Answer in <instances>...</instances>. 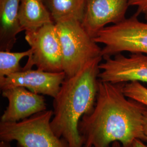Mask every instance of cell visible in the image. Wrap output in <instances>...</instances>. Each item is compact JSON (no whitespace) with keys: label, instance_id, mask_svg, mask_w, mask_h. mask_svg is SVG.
<instances>
[{"label":"cell","instance_id":"cell-7","mask_svg":"<svg viewBox=\"0 0 147 147\" xmlns=\"http://www.w3.org/2000/svg\"><path fill=\"white\" fill-rule=\"evenodd\" d=\"M104 59L99 64L100 81L112 84L147 83V53H131L128 57L119 53Z\"/></svg>","mask_w":147,"mask_h":147},{"label":"cell","instance_id":"cell-16","mask_svg":"<svg viewBox=\"0 0 147 147\" xmlns=\"http://www.w3.org/2000/svg\"><path fill=\"white\" fill-rule=\"evenodd\" d=\"M130 6L137 8V14H143L147 20V0H129Z\"/></svg>","mask_w":147,"mask_h":147},{"label":"cell","instance_id":"cell-18","mask_svg":"<svg viewBox=\"0 0 147 147\" xmlns=\"http://www.w3.org/2000/svg\"><path fill=\"white\" fill-rule=\"evenodd\" d=\"M130 147H147V146L144 143L142 140L136 139L134 140Z\"/></svg>","mask_w":147,"mask_h":147},{"label":"cell","instance_id":"cell-11","mask_svg":"<svg viewBox=\"0 0 147 147\" xmlns=\"http://www.w3.org/2000/svg\"><path fill=\"white\" fill-rule=\"evenodd\" d=\"M21 0H0V50L11 51L22 31L19 21Z\"/></svg>","mask_w":147,"mask_h":147},{"label":"cell","instance_id":"cell-3","mask_svg":"<svg viewBox=\"0 0 147 147\" xmlns=\"http://www.w3.org/2000/svg\"><path fill=\"white\" fill-rule=\"evenodd\" d=\"M55 25L66 77L73 76L89 61L102 56V49L84 30L81 21L67 18Z\"/></svg>","mask_w":147,"mask_h":147},{"label":"cell","instance_id":"cell-8","mask_svg":"<svg viewBox=\"0 0 147 147\" xmlns=\"http://www.w3.org/2000/svg\"><path fill=\"white\" fill-rule=\"evenodd\" d=\"M130 6L129 0H86L82 25L94 38L107 25L124 20Z\"/></svg>","mask_w":147,"mask_h":147},{"label":"cell","instance_id":"cell-10","mask_svg":"<svg viewBox=\"0 0 147 147\" xmlns=\"http://www.w3.org/2000/svg\"><path fill=\"white\" fill-rule=\"evenodd\" d=\"M2 95L8 101V105L1 116V122H18L47 110L44 96L33 93L25 87L5 89Z\"/></svg>","mask_w":147,"mask_h":147},{"label":"cell","instance_id":"cell-20","mask_svg":"<svg viewBox=\"0 0 147 147\" xmlns=\"http://www.w3.org/2000/svg\"><path fill=\"white\" fill-rule=\"evenodd\" d=\"M111 147H123V146L120 142L116 141V142H113L111 144Z\"/></svg>","mask_w":147,"mask_h":147},{"label":"cell","instance_id":"cell-13","mask_svg":"<svg viewBox=\"0 0 147 147\" xmlns=\"http://www.w3.org/2000/svg\"><path fill=\"white\" fill-rule=\"evenodd\" d=\"M55 24L67 18L82 21L86 0H44Z\"/></svg>","mask_w":147,"mask_h":147},{"label":"cell","instance_id":"cell-6","mask_svg":"<svg viewBox=\"0 0 147 147\" xmlns=\"http://www.w3.org/2000/svg\"><path fill=\"white\" fill-rule=\"evenodd\" d=\"M25 39L32 53L22 70L36 66L43 71H63L61 44L55 23L47 24L33 32H25Z\"/></svg>","mask_w":147,"mask_h":147},{"label":"cell","instance_id":"cell-17","mask_svg":"<svg viewBox=\"0 0 147 147\" xmlns=\"http://www.w3.org/2000/svg\"><path fill=\"white\" fill-rule=\"evenodd\" d=\"M142 125L144 135L146 137L147 140V107L146 106L143 115V120H142Z\"/></svg>","mask_w":147,"mask_h":147},{"label":"cell","instance_id":"cell-2","mask_svg":"<svg viewBox=\"0 0 147 147\" xmlns=\"http://www.w3.org/2000/svg\"><path fill=\"white\" fill-rule=\"evenodd\" d=\"M100 56L86 63L77 73L66 77L53 98V131L65 140L69 147H82L79 124L82 117L94 109L98 92Z\"/></svg>","mask_w":147,"mask_h":147},{"label":"cell","instance_id":"cell-5","mask_svg":"<svg viewBox=\"0 0 147 147\" xmlns=\"http://www.w3.org/2000/svg\"><path fill=\"white\" fill-rule=\"evenodd\" d=\"M134 15L116 24L105 27L94 39L104 45L101 49L103 59L123 52L147 54V23Z\"/></svg>","mask_w":147,"mask_h":147},{"label":"cell","instance_id":"cell-9","mask_svg":"<svg viewBox=\"0 0 147 147\" xmlns=\"http://www.w3.org/2000/svg\"><path fill=\"white\" fill-rule=\"evenodd\" d=\"M66 78L64 71L52 73L38 69L22 70L16 73L0 78L2 90L15 87H23L32 92L55 98Z\"/></svg>","mask_w":147,"mask_h":147},{"label":"cell","instance_id":"cell-19","mask_svg":"<svg viewBox=\"0 0 147 147\" xmlns=\"http://www.w3.org/2000/svg\"><path fill=\"white\" fill-rule=\"evenodd\" d=\"M0 147H12L9 142H5V141H1L0 143Z\"/></svg>","mask_w":147,"mask_h":147},{"label":"cell","instance_id":"cell-1","mask_svg":"<svg viewBox=\"0 0 147 147\" xmlns=\"http://www.w3.org/2000/svg\"><path fill=\"white\" fill-rule=\"evenodd\" d=\"M124 84L99 80L94 109L79 122L83 147H111L118 141L123 147H130L136 139L147 142L142 125L146 106L126 97Z\"/></svg>","mask_w":147,"mask_h":147},{"label":"cell","instance_id":"cell-12","mask_svg":"<svg viewBox=\"0 0 147 147\" xmlns=\"http://www.w3.org/2000/svg\"><path fill=\"white\" fill-rule=\"evenodd\" d=\"M19 16L22 31H35L55 23L44 0H21Z\"/></svg>","mask_w":147,"mask_h":147},{"label":"cell","instance_id":"cell-15","mask_svg":"<svg viewBox=\"0 0 147 147\" xmlns=\"http://www.w3.org/2000/svg\"><path fill=\"white\" fill-rule=\"evenodd\" d=\"M123 91L124 95L147 107V88L138 82L125 83Z\"/></svg>","mask_w":147,"mask_h":147},{"label":"cell","instance_id":"cell-14","mask_svg":"<svg viewBox=\"0 0 147 147\" xmlns=\"http://www.w3.org/2000/svg\"><path fill=\"white\" fill-rule=\"evenodd\" d=\"M32 53L30 49L25 51L14 53L11 51H0V78L21 71L22 68L20 61L22 58L29 57Z\"/></svg>","mask_w":147,"mask_h":147},{"label":"cell","instance_id":"cell-4","mask_svg":"<svg viewBox=\"0 0 147 147\" xmlns=\"http://www.w3.org/2000/svg\"><path fill=\"white\" fill-rule=\"evenodd\" d=\"M53 110H45L18 122H0V140L16 141L17 147H69L51 126Z\"/></svg>","mask_w":147,"mask_h":147}]
</instances>
